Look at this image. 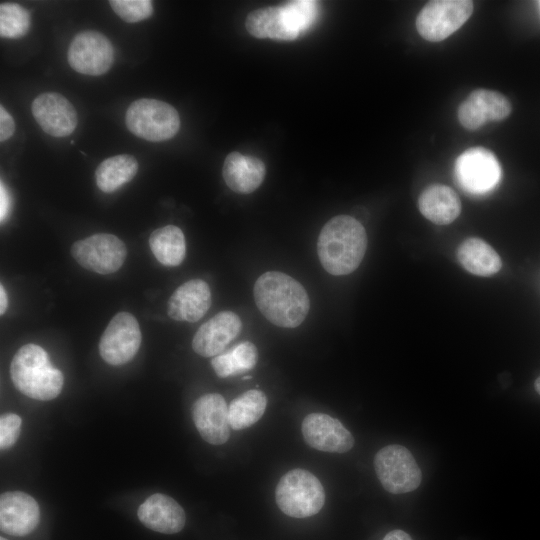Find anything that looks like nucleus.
I'll use <instances>...</instances> for the list:
<instances>
[{
  "instance_id": "nucleus-1",
  "label": "nucleus",
  "mask_w": 540,
  "mask_h": 540,
  "mask_svg": "<svg viewBox=\"0 0 540 540\" xmlns=\"http://www.w3.org/2000/svg\"><path fill=\"white\" fill-rule=\"evenodd\" d=\"M253 294L260 312L279 327L301 325L310 309L309 296L303 285L283 272L262 274L254 284Z\"/></svg>"
},
{
  "instance_id": "nucleus-2",
  "label": "nucleus",
  "mask_w": 540,
  "mask_h": 540,
  "mask_svg": "<svg viewBox=\"0 0 540 540\" xmlns=\"http://www.w3.org/2000/svg\"><path fill=\"white\" fill-rule=\"evenodd\" d=\"M366 249L365 228L349 215L331 218L321 229L317 241V253L323 268L335 276L355 271Z\"/></svg>"
},
{
  "instance_id": "nucleus-3",
  "label": "nucleus",
  "mask_w": 540,
  "mask_h": 540,
  "mask_svg": "<svg viewBox=\"0 0 540 540\" xmlns=\"http://www.w3.org/2000/svg\"><path fill=\"white\" fill-rule=\"evenodd\" d=\"M10 375L18 391L42 401L56 398L64 383L62 372L53 366L47 352L33 343L22 346L15 353Z\"/></svg>"
},
{
  "instance_id": "nucleus-4",
  "label": "nucleus",
  "mask_w": 540,
  "mask_h": 540,
  "mask_svg": "<svg viewBox=\"0 0 540 540\" xmlns=\"http://www.w3.org/2000/svg\"><path fill=\"white\" fill-rule=\"evenodd\" d=\"M275 498L284 514L306 518L321 510L325 502V491L313 473L296 468L281 477L275 489Z\"/></svg>"
},
{
  "instance_id": "nucleus-5",
  "label": "nucleus",
  "mask_w": 540,
  "mask_h": 540,
  "mask_svg": "<svg viewBox=\"0 0 540 540\" xmlns=\"http://www.w3.org/2000/svg\"><path fill=\"white\" fill-rule=\"evenodd\" d=\"M128 130L137 137L151 142L166 141L180 129V117L170 104L142 98L132 102L125 113Z\"/></svg>"
},
{
  "instance_id": "nucleus-6",
  "label": "nucleus",
  "mask_w": 540,
  "mask_h": 540,
  "mask_svg": "<svg viewBox=\"0 0 540 540\" xmlns=\"http://www.w3.org/2000/svg\"><path fill=\"white\" fill-rule=\"evenodd\" d=\"M376 475L383 488L392 494H404L418 488L421 470L412 453L392 444L381 448L374 457Z\"/></svg>"
},
{
  "instance_id": "nucleus-7",
  "label": "nucleus",
  "mask_w": 540,
  "mask_h": 540,
  "mask_svg": "<svg viewBox=\"0 0 540 540\" xmlns=\"http://www.w3.org/2000/svg\"><path fill=\"white\" fill-rule=\"evenodd\" d=\"M469 0H436L428 2L416 19L418 33L427 41L439 42L457 31L472 15Z\"/></svg>"
},
{
  "instance_id": "nucleus-8",
  "label": "nucleus",
  "mask_w": 540,
  "mask_h": 540,
  "mask_svg": "<svg viewBox=\"0 0 540 540\" xmlns=\"http://www.w3.org/2000/svg\"><path fill=\"white\" fill-rule=\"evenodd\" d=\"M454 175L466 192L485 194L501 179V167L496 156L483 147L469 148L456 160Z\"/></svg>"
},
{
  "instance_id": "nucleus-9",
  "label": "nucleus",
  "mask_w": 540,
  "mask_h": 540,
  "mask_svg": "<svg viewBox=\"0 0 540 540\" xmlns=\"http://www.w3.org/2000/svg\"><path fill=\"white\" fill-rule=\"evenodd\" d=\"M71 255L87 270L110 274L116 272L124 263L127 250L117 236L98 233L73 243Z\"/></svg>"
},
{
  "instance_id": "nucleus-10",
  "label": "nucleus",
  "mask_w": 540,
  "mask_h": 540,
  "mask_svg": "<svg viewBox=\"0 0 540 540\" xmlns=\"http://www.w3.org/2000/svg\"><path fill=\"white\" fill-rule=\"evenodd\" d=\"M68 63L78 73L99 76L114 62V48L110 40L95 30H85L74 36L68 52Z\"/></svg>"
},
{
  "instance_id": "nucleus-11",
  "label": "nucleus",
  "mask_w": 540,
  "mask_h": 540,
  "mask_svg": "<svg viewBox=\"0 0 540 540\" xmlns=\"http://www.w3.org/2000/svg\"><path fill=\"white\" fill-rule=\"evenodd\" d=\"M141 338L137 319L128 312H119L111 319L100 338L99 353L108 364L123 365L136 355Z\"/></svg>"
},
{
  "instance_id": "nucleus-12",
  "label": "nucleus",
  "mask_w": 540,
  "mask_h": 540,
  "mask_svg": "<svg viewBox=\"0 0 540 540\" xmlns=\"http://www.w3.org/2000/svg\"><path fill=\"white\" fill-rule=\"evenodd\" d=\"M301 431L305 442L320 451L345 453L354 445L351 432L328 414H308L303 419Z\"/></svg>"
},
{
  "instance_id": "nucleus-13",
  "label": "nucleus",
  "mask_w": 540,
  "mask_h": 540,
  "mask_svg": "<svg viewBox=\"0 0 540 540\" xmlns=\"http://www.w3.org/2000/svg\"><path fill=\"white\" fill-rule=\"evenodd\" d=\"M32 114L44 132L53 137L71 135L77 127V112L63 95L56 92L39 94L32 103Z\"/></svg>"
},
{
  "instance_id": "nucleus-14",
  "label": "nucleus",
  "mask_w": 540,
  "mask_h": 540,
  "mask_svg": "<svg viewBox=\"0 0 540 540\" xmlns=\"http://www.w3.org/2000/svg\"><path fill=\"white\" fill-rule=\"evenodd\" d=\"M509 100L501 93L477 89L460 104L458 120L467 130H477L488 121H501L511 113Z\"/></svg>"
},
{
  "instance_id": "nucleus-15",
  "label": "nucleus",
  "mask_w": 540,
  "mask_h": 540,
  "mask_svg": "<svg viewBox=\"0 0 540 540\" xmlns=\"http://www.w3.org/2000/svg\"><path fill=\"white\" fill-rule=\"evenodd\" d=\"M193 421L201 435L213 445L224 444L230 436L228 406L224 397L218 393H208L199 397L193 404Z\"/></svg>"
},
{
  "instance_id": "nucleus-16",
  "label": "nucleus",
  "mask_w": 540,
  "mask_h": 540,
  "mask_svg": "<svg viewBox=\"0 0 540 540\" xmlns=\"http://www.w3.org/2000/svg\"><path fill=\"white\" fill-rule=\"evenodd\" d=\"M242 329L240 317L232 311H221L202 324L196 331L193 350L203 357L219 355Z\"/></svg>"
},
{
  "instance_id": "nucleus-17",
  "label": "nucleus",
  "mask_w": 540,
  "mask_h": 540,
  "mask_svg": "<svg viewBox=\"0 0 540 540\" xmlns=\"http://www.w3.org/2000/svg\"><path fill=\"white\" fill-rule=\"evenodd\" d=\"M40 509L36 500L21 491L5 492L0 497L1 530L13 536L31 533L39 523Z\"/></svg>"
},
{
  "instance_id": "nucleus-18",
  "label": "nucleus",
  "mask_w": 540,
  "mask_h": 540,
  "mask_svg": "<svg viewBox=\"0 0 540 540\" xmlns=\"http://www.w3.org/2000/svg\"><path fill=\"white\" fill-rule=\"evenodd\" d=\"M211 303L209 285L202 279H191L172 293L167 312L176 321L197 322L207 313Z\"/></svg>"
},
{
  "instance_id": "nucleus-19",
  "label": "nucleus",
  "mask_w": 540,
  "mask_h": 540,
  "mask_svg": "<svg viewBox=\"0 0 540 540\" xmlns=\"http://www.w3.org/2000/svg\"><path fill=\"white\" fill-rule=\"evenodd\" d=\"M139 520L149 529L174 534L181 531L186 515L180 504L168 495L156 493L149 496L138 508Z\"/></svg>"
},
{
  "instance_id": "nucleus-20",
  "label": "nucleus",
  "mask_w": 540,
  "mask_h": 540,
  "mask_svg": "<svg viewBox=\"0 0 540 540\" xmlns=\"http://www.w3.org/2000/svg\"><path fill=\"white\" fill-rule=\"evenodd\" d=\"M265 164L258 158L231 152L224 160L222 176L226 185L234 192L249 194L263 182Z\"/></svg>"
},
{
  "instance_id": "nucleus-21",
  "label": "nucleus",
  "mask_w": 540,
  "mask_h": 540,
  "mask_svg": "<svg viewBox=\"0 0 540 540\" xmlns=\"http://www.w3.org/2000/svg\"><path fill=\"white\" fill-rule=\"evenodd\" d=\"M246 30L256 38L295 40L300 33L294 27L284 5L257 9L248 14Z\"/></svg>"
},
{
  "instance_id": "nucleus-22",
  "label": "nucleus",
  "mask_w": 540,
  "mask_h": 540,
  "mask_svg": "<svg viewBox=\"0 0 540 540\" xmlns=\"http://www.w3.org/2000/svg\"><path fill=\"white\" fill-rule=\"evenodd\" d=\"M421 214L437 225L453 222L461 213V201L453 189L442 184L425 188L418 199Z\"/></svg>"
},
{
  "instance_id": "nucleus-23",
  "label": "nucleus",
  "mask_w": 540,
  "mask_h": 540,
  "mask_svg": "<svg viewBox=\"0 0 540 540\" xmlns=\"http://www.w3.org/2000/svg\"><path fill=\"white\" fill-rule=\"evenodd\" d=\"M457 258L465 270L477 276H490L502 267L498 253L479 238H467L457 249Z\"/></svg>"
},
{
  "instance_id": "nucleus-24",
  "label": "nucleus",
  "mask_w": 540,
  "mask_h": 540,
  "mask_svg": "<svg viewBox=\"0 0 540 540\" xmlns=\"http://www.w3.org/2000/svg\"><path fill=\"white\" fill-rule=\"evenodd\" d=\"M137 160L128 154L109 157L102 161L96 171L98 188L105 193H112L131 181L138 172Z\"/></svg>"
},
{
  "instance_id": "nucleus-25",
  "label": "nucleus",
  "mask_w": 540,
  "mask_h": 540,
  "mask_svg": "<svg viewBox=\"0 0 540 540\" xmlns=\"http://www.w3.org/2000/svg\"><path fill=\"white\" fill-rule=\"evenodd\" d=\"M149 246L155 258L169 267L180 265L186 255L184 234L175 225L154 230L149 237Z\"/></svg>"
},
{
  "instance_id": "nucleus-26",
  "label": "nucleus",
  "mask_w": 540,
  "mask_h": 540,
  "mask_svg": "<svg viewBox=\"0 0 540 540\" xmlns=\"http://www.w3.org/2000/svg\"><path fill=\"white\" fill-rule=\"evenodd\" d=\"M258 360L257 347L250 341H243L211 360L216 375L227 378L253 369Z\"/></svg>"
},
{
  "instance_id": "nucleus-27",
  "label": "nucleus",
  "mask_w": 540,
  "mask_h": 540,
  "mask_svg": "<svg viewBox=\"0 0 540 540\" xmlns=\"http://www.w3.org/2000/svg\"><path fill=\"white\" fill-rule=\"evenodd\" d=\"M267 397L261 390L250 389L237 396L228 406L229 422L233 430L255 424L264 414Z\"/></svg>"
},
{
  "instance_id": "nucleus-28",
  "label": "nucleus",
  "mask_w": 540,
  "mask_h": 540,
  "mask_svg": "<svg viewBox=\"0 0 540 540\" xmlns=\"http://www.w3.org/2000/svg\"><path fill=\"white\" fill-rule=\"evenodd\" d=\"M30 28L29 12L16 3L0 5V35L3 38L17 39L25 36Z\"/></svg>"
},
{
  "instance_id": "nucleus-29",
  "label": "nucleus",
  "mask_w": 540,
  "mask_h": 540,
  "mask_svg": "<svg viewBox=\"0 0 540 540\" xmlns=\"http://www.w3.org/2000/svg\"><path fill=\"white\" fill-rule=\"evenodd\" d=\"M109 4L113 11L128 23L142 21L153 14L150 0H111Z\"/></svg>"
},
{
  "instance_id": "nucleus-30",
  "label": "nucleus",
  "mask_w": 540,
  "mask_h": 540,
  "mask_svg": "<svg viewBox=\"0 0 540 540\" xmlns=\"http://www.w3.org/2000/svg\"><path fill=\"white\" fill-rule=\"evenodd\" d=\"M283 5L300 34L306 31L317 18L318 3L316 1L296 0Z\"/></svg>"
},
{
  "instance_id": "nucleus-31",
  "label": "nucleus",
  "mask_w": 540,
  "mask_h": 540,
  "mask_svg": "<svg viewBox=\"0 0 540 540\" xmlns=\"http://www.w3.org/2000/svg\"><path fill=\"white\" fill-rule=\"evenodd\" d=\"M21 418L14 413H6L0 418V447L2 450L8 449L17 441L20 429Z\"/></svg>"
},
{
  "instance_id": "nucleus-32",
  "label": "nucleus",
  "mask_w": 540,
  "mask_h": 540,
  "mask_svg": "<svg viewBox=\"0 0 540 540\" xmlns=\"http://www.w3.org/2000/svg\"><path fill=\"white\" fill-rule=\"evenodd\" d=\"M15 124L12 116L7 110L0 107V141L4 142L8 140L14 133Z\"/></svg>"
},
{
  "instance_id": "nucleus-33",
  "label": "nucleus",
  "mask_w": 540,
  "mask_h": 540,
  "mask_svg": "<svg viewBox=\"0 0 540 540\" xmlns=\"http://www.w3.org/2000/svg\"><path fill=\"white\" fill-rule=\"evenodd\" d=\"M11 208V198L3 181L0 184V220L1 223L7 218Z\"/></svg>"
},
{
  "instance_id": "nucleus-34",
  "label": "nucleus",
  "mask_w": 540,
  "mask_h": 540,
  "mask_svg": "<svg viewBox=\"0 0 540 540\" xmlns=\"http://www.w3.org/2000/svg\"><path fill=\"white\" fill-rule=\"evenodd\" d=\"M382 540H412V538L403 530L395 529L388 532Z\"/></svg>"
},
{
  "instance_id": "nucleus-35",
  "label": "nucleus",
  "mask_w": 540,
  "mask_h": 540,
  "mask_svg": "<svg viewBox=\"0 0 540 540\" xmlns=\"http://www.w3.org/2000/svg\"><path fill=\"white\" fill-rule=\"evenodd\" d=\"M8 306L7 293L4 289V286H0V314L3 315L6 312Z\"/></svg>"
},
{
  "instance_id": "nucleus-36",
  "label": "nucleus",
  "mask_w": 540,
  "mask_h": 540,
  "mask_svg": "<svg viewBox=\"0 0 540 540\" xmlns=\"http://www.w3.org/2000/svg\"><path fill=\"white\" fill-rule=\"evenodd\" d=\"M534 387L536 392L540 395V376L535 380Z\"/></svg>"
},
{
  "instance_id": "nucleus-37",
  "label": "nucleus",
  "mask_w": 540,
  "mask_h": 540,
  "mask_svg": "<svg viewBox=\"0 0 540 540\" xmlns=\"http://www.w3.org/2000/svg\"><path fill=\"white\" fill-rule=\"evenodd\" d=\"M0 540H7V539H6V538H4V537H1V538H0Z\"/></svg>"
}]
</instances>
